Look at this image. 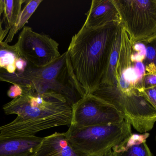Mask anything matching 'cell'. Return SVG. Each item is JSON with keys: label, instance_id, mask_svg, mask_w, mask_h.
<instances>
[{"label": "cell", "instance_id": "9c48e42d", "mask_svg": "<svg viewBox=\"0 0 156 156\" xmlns=\"http://www.w3.org/2000/svg\"><path fill=\"white\" fill-rule=\"evenodd\" d=\"M44 138L0 136V156H35Z\"/></svg>", "mask_w": 156, "mask_h": 156}, {"label": "cell", "instance_id": "44dd1931", "mask_svg": "<svg viewBox=\"0 0 156 156\" xmlns=\"http://www.w3.org/2000/svg\"><path fill=\"white\" fill-rule=\"evenodd\" d=\"M3 13V0H0V42L3 41L8 33L5 31L3 27V21L2 19V15Z\"/></svg>", "mask_w": 156, "mask_h": 156}, {"label": "cell", "instance_id": "7c38bea8", "mask_svg": "<svg viewBox=\"0 0 156 156\" xmlns=\"http://www.w3.org/2000/svg\"><path fill=\"white\" fill-rule=\"evenodd\" d=\"M35 156H87L76 151L65 133L55 132L44 137Z\"/></svg>", "mask_w": 156, "mask_h": 156}, {"label": "cell", "instance_id": "8fae6325", "mask_svg": "<svg viewBox=\"0 0 156 156\" xmlns=\"http://www.w3.org/2000/svg\"><path fill=\"white\" fill-rule=\"evenodd\" d=\"M29 65L20 55L16 44L10 45L4 41L0 42V81L21 74Z\"/></svg>", "mask_w": 156, "mask_h": 156}, {"label": "cell", "instance_id": "8992f818", "mask_svg": "<svg viewBox=\"0 0 156 156\" xmlns=\"http://www.w3.org/2000/svg\"><path fill=\"white\" fill-rule=\"evenodd\" d=\"M101 99L114 106L124 119L140 133H145L154 127L156 110L143 92L136 91L130 95L112 93Z\"/></svg>", "mask_w": 156, "mask_h": 156}, {"label": "cell", "instance_id": "30bf717a", "mask_svg": "<svg viewBox=\"0 0 156 156\" xmlns=\"http://www.w3.org/2000/svg\"><path fill=\"white\" fill-rule=\"evenodd\" d=\"M86 15L82 26L86 28L100 27L111 23H121L119 13L112 0H93Z\"/></svg>", "mask_w": 156, "mask_h": 156}, {"label": "cell", "instance_id": "52a82bcc", "mask_svg": "<svg viewBox=\"0 0 156 156\" xmlns=\"http://www.w3.org/2000/svg\"><path fill=\"white\" fill-rule=\"evenodd\" d=\"M124 120L114 106L94 94L84 95L72 106L70 125L75 127L118 123Z\"/></svg>", "mask_w": 156, "mask_h": 156}, {"label": "cell", "instance_id": "2e32d148", "mask_svg": "<svg viewBox=\"0 0 156 156\" xmlns=\"http://www.w3.org/2000/svg\"><path fill=\"white\" fill-rule=\"evenodd\" d=\"M26 2L25 0H3V21L5 24V30L8 34L18 19L22 11V5Z\"/></svg>", "mask_w": 156, "mask_h": 156}, {"label": "cell", "instance_id": "ac0fdd59", "mask_svg": "<svg viewBox=\"0 0 156 156\" xmlns=\"http://www.w3.org/2000/svg\"><path fill=\"white\" fill-rule=\"evenodd\" d=\"M156 86V67L154 64L146 66V73L143 81V90Z\"/></svg>", "mask_w": 156, "mask_h": 156}, {"label": "cell", "instance_id": "9a60e30c", "mask_svg": "<svg viewBox=\"0 0 156 156\" xmlns=\"http://www.w3.org/2000/svg\"><path fill=\"white\" fill-rule=\"evenodd\" d=\"M42 2V0H31L27 1V3L19 15L15 25L9 31L6 38L4 41L5 43L8 44L12 42L15 35L16 34L19 30L24 27L25 25L28 22L29 18Z\"/></svg>", "mask_w": 156, "mask_h": 156}, {"label": "cell", "instance_id": "ba28073f", "mask_svg": "<svg viewBox=\"0 0 156 156\" xmlns=\"http://www.w3.org/2000/svg\"><path fill=\"white\" fill-rule=\"evenodd\" d=\"M16 45L21 56L34 67L48 66L61 56L56 41L29 27L23 28Z\"/></svg>", "mask_w": 156, "mask_h": 156}, {"label": "cell", "instance_id": "5b68a950", "mask_svg": "<svg viewBox=\"0 0 156 156\" xmlns=\"http://www.w3.org/2000/svg\"><path fill=\"white\" fill-rule=\"evenodd\" d=\"M132 43L156 37V0H112Z\"/></svg>", "mask_w": 156, "mask_h": 156}, {"label": "cell", "instance_id": "d6986e66", "mask_svg": "<svg viewBox=\"0 0 156 156\" xmlns=\"http://www.w3.org/2000/svg\"><path fill=\"white\" fill-rule=\"evenodd\" d=\"M143 93L156 110V86L143 90Z\"/></svg>", "mask_w": 156, "mask_h": 156}, {"label": "cell", "instance_id": "5bb4252c", "mask_svg": "<svg viewBox=\"0 0 156 156\" xmlns=\"http://www.w3.org/2000/svg\"><path fill=\"white\" fill-rule=\"evenodd\" d=\"M122 27L121 25L114 43L107 71L99 87H112L115 85L116 67L119 59L122 42Z\"/></svg>", "mask_w": 156, "mask_h": 156}, {"label": "cell", "instance_id": "6da1fadb", "mask_svg": "<svg viewBox=\"0 0 156 156\" xmlns=\"http://www.w3.org/2000/svg\"><path fill=\"white\" fill-rule=\"evenodd\" d=\"M23 94L3 107L6 114H16L13 122L0 127V136H27L52 127L69 125L72 107L58 93H40L23 88Z\"/></svg>", "mask_w": 156, "mask_h": 156}, {"label": "cell", "instance_id": "3957f363", "mask_svg": "<svg viewBox=\"0 0 156 156\" xmlns=\"http://www.w3.org/2000/svg\"><path fill=\"white\" fill-rule=\"evenodd\" d=\"M4 82L38 93H58L71 107L85 95L74 74L67 51L48 66L37 68L29 65L23 73L7 78Z\"/></svg>", "mask_w": 156, "mask_h": 156}, {"label": "cell", "instance_id": "7a4b0ae2", "mask_svg": "<svg viewBox=\"0 0 156 156\" xmlns=\"http://www.w3.org/2000/svg\"><path fill=\"white\" fill-rule=\"evenodd\" d=\"M121 26L111 23L95 28L82 27L72 37L67 52L84 95L93 94L100 86Z\"/></svg>", "mask_w": 156, "mask_h": 156}, {"label": "cell", "instance_id": "4fadbf2b", "mask_svg": "<svg viewBox=\"0 0 156 156\" xmlns=\"http://www.w3.org/2000/svg\"><path fill=\"white\" fill-rule=\"evenodd\" d=\"M149 134H132L120 144L112 148L114 156H153L146 144Z\"/></svg>", "mask_w": 156, "mask_h": 156}, {"label": "cell", "instance_id": "ffe728a7", "mask_svg": "<svg viewBox=\"0 0 156 156\" xmlns=\"http://www.w3.org/2000/svg\"><path fill=\"white\" fill-rule=\"evenodd\" d=\"M23 93V89L21 86L17 85H13L10 87L7 93L8 97L14 99L21 96Z\"/></svg>", "mask_w": 156, "mask_h": 156}, {"label": "cell", "instance_id": "7402d4cb", "mask_svg": "<svg viewBox=\"0 0 156 156\" xmlns=\"http://www.w3.org/2000/svg\"><path fill=\"white\" fill-rule=\"evenodd\" d=\"M97 156H114V155L113 154L112 150H110L104 154Z\"/></svg>", "mask_w": 156, "mask_h": 156}, {"label": "cell", "instance_id": "603a6c76", "mask_svg": "<svg viewBox=\"0 0 156 156\" xmlns=\"http://www.w3.org/2000/svg\"></svg>", "mask_w": 156, "mask_h": 156}, {"label": "cell", "instance_id": "277c9868", "mask_svg": "<svg viewBox=\"0 0 156 156\" xmlns=\"http://www.w3.org/2000/svg\"><path fill=\"white\" fill-rule=\"evenodd\" d=\"M131 126L125 120L118 123L86 127L70 125L65 134L76 151L87 156H97L112 150L130 136Z\"/></svg>", "mask_w": 156, "mask_h": 156}, {"label": "cell", "instance_id": "e0dca14e", "mask_svg": "<svg viewBox=\"0 0 156 156\" xmlns=\"http://www.w3.org/2000/svg\"><path fill=\"white\" fill-rule=\"evenodd\" d=\"M143 42L144 45V62L145 67L152 63L156 67V37Z\"/></svg>", "mask_w": 156, "mask_h": 156}]
</instances>
